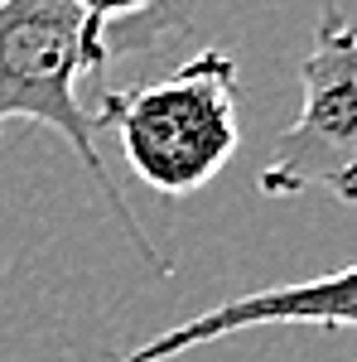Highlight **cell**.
I'll return each instance as SVG.
<instances>
[{
  "label": "cell",
  "mask_w": 357,
  "mask_h": 362,
  "mask_svg": "<svg viewBox=\"0 0 357 362\" xmlns=\"http://www.w3.org/2000/svg\"><path fill=\"white\" fill-rule=\"evenodd\" d=\"M102 68L107 63L97 58L87 39V20L73 0H0V136L10 121H34L58 131L68 150L87 165V174H97V189L107 194V208L116 213L121 232L136 242L140 261L165 280L169 266L136 227V213L126 208L121 189L102 165V150H97L102 116L78 97V78Z\"/></svg>",
  "instance_id": "obj_1"
},
{
  "label": "cell",
  "mask_w": 357,
  "mask_h": 362,
  "mask_svg": "<svg viewBox=\"0 0 357 362\" xmlns=\"http://www.w3.org/2000/svg\"><path fill=\"white\" fill-rule=\"evenodd\" d=\"M242 73L227 49H203L169 78L97 102L102 126H116L121 155L155 194L179 198L213 184L242 145L237 126Z\"/></svg>",
  "instance_id": "obj_2"
},
{
  "label": "cell",
  "mask_w": 357,
  "mask_h": 362,
  "mask_svg": "<svg viewBox=\"0 0 357 362\" xmlns=\"http://www.w3.org/2000/svg\"><path fill=\"white\" fill-rule=\"evenodd\" d=\"M266 198L319 194L357 203V25L324 5L314 49L300 63V116L280 131L261 169Z\"/></svg>",
  "instance_id": "obj_3"
},
{
  "label": "cell",
  "mask_w": 357,
  "mask_h": 362,
  "mask_svg": "<svg viewBox=\"0 0 357 362\" xmlns=\"http://www.w3.org/2000/svg\"><path fill=\"white\" fill-rule=\"evenodd\" d=\"M275 324H300V329H357V261L333 271V276L295 280V285H271V290H251L218 300L213 309L193 314L184 324H174L155 338H140L131 353L116 362H169L189 348L237 338L247 329H275Z\"/></svg>",
  "instance_id": "obj_4"
},
{
  "label": "cell",
  "mask_w": 357,
  "mask_h": 362,
  "mask_svg": "<svg viewBox=\"0 0 357 362\" xmlns=\"http://www.w3.org/2000/svg\"><path fill=\"white\" fill-rule=\"evenodd\" d=\"M87 20V39L102 63L136 49H160L165 39L184 34L198 0H73Z\"/></svg>",
  "instance_id": "obj_5"
}]
</instances>
